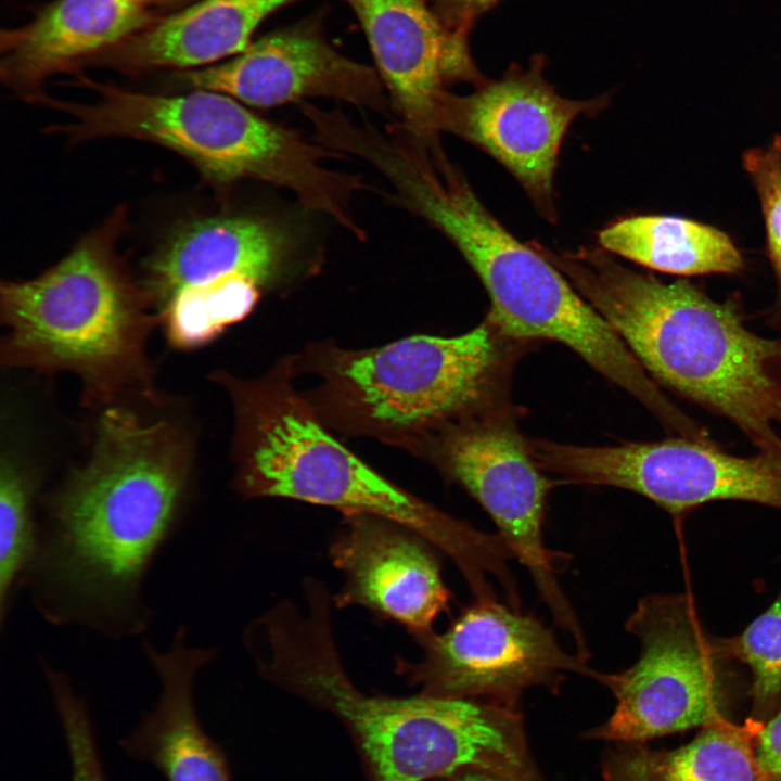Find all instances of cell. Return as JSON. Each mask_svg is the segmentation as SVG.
I'll return each instance as SVG.
<instances>
[{"mask_svg":"<svg viewBox=\"0 0 781 781\" xmlns=\"http://www.w3.org/2000/svg\"><path fill=\"white\" fill-rule=\"evenodd\" d=\"M189 479L188 444L174 424L105 407L89 459L46 504L25 577L41 614L111 637L143 630L142 582L181 520Z\"/></svg>","mask_w":781,"mask_h":781,"instance_id":"obj_1","label":"cell"},{"mask_svg":"<svg viewBox=\"0 0 781 781\" xmlns=\"http://www.w3.org/2000/svg\"><path fill=\"white\" fill-rule=\"evenodd\" d=\"M269 680L337 715L364 757L371 781H427L464 770L504 781H543L517 707L434 696L369 695L349 679L332 635L330 605L308 602L264 626L255 651Z\"/></svg>","mask_w":781,"mask_h":781,"instance_id":"obj_2","label":"cell"},{"mask_svg":"<svg viewBox=\"0 0 781 781\" xmlns=\"http://www.w3.org/2000/svg\"><path fill=\"white\" fill-rule=\"evenodd\" d=\"M542 254L611 324L655 379L729 419L781 456V340L750 331L734 303L688 280L663 282L601 248Z\"/></svg>","mask_w":781,"mask_h":781,"instance_id":"obj_3","label":"cell"},{"mask_svg":"<svg viewBox=\"0 0 781 781\" xmlns=\"http://www.w3.org/2000/svg\"><path fill=\"white\" fill-rule=\"evenodd\" d=\"M124 226L119 208L42 274L1 284L3 366L74 373L88 405L156 399L145 349L161 317L116 254Z\"/></svg>","mask_w":781,"mask_h":781,"instance_id":"obj_4","label":"cell"},{"mask_svg":"<svg viewBox=\"0 0 781 781\" xmlns=\"http://www.w3.org/2000/svg\"><path fill=\"white\" fill-rule=\"evenodd\" d=\"M291 364L241 381L223 375L234 405L235 485L248 497H278L394 522L448 555L478 567L490 536L401 489L367 465L322 425L290 381Z\"/></svg>","mask_w":781,"mask_h":781,"instance_id":"obj_5","label":"cell"},{"mask_svg":"<svg viewBox=\"0 0 781 781\" xmlns=\"http://www.w3.org/2000/svg\"><path fill=\"white\" fill-rule=\"evenodd\" d=\"M414 212L445 234L475 271L490 299L486 320L501 335L562 343L664 425L679 420L681 410L611 324L541 252L518 241L492 216L457 168L422 184Z\"/></svg>","mask_w":781,"mask_h":781,"instance_id":"obj_6","label":"cell"},{"mask_svg":"<svg viewBox=\"0 0 781 781\" xmlns=\"http://www.w3.org/2000/svg\"><path fill=\"white\" fill-rule=\"evenodd\" d=\"M98 99L74 103L42 95L36 103L71 116L52 132L72 141L123 137L154 142L188 158L216 184L256 179L292 191L311 209L336 196L341 175L324 161L334 154L255 115L229 95L209 90L159 95L79 77Z\"/></svg>","mask_w":781,"mask_h":781,"instance_id":"obj_7","label":"cell"},{"mask_svg":"<svg viewBox=\"0 0 781 781\" xmlns=\"http://www.w3.org/2000/svg\"><path fill=\"white\" fill-rule=\"evenodd\" d=\"M522 342L485 321L457 336L413 335L359 351L330 349L318 360L317 413L359 434L417 446L441 425L503 405Z\"/></svg>","mask_w":781,"mask_h":781,"instance_id":"obj_8","label":"cell"},{"mask_svg":"<svg viewBox=\"0 0 781 781\" xmlns=\"http://www.w3.org/2000/svg\"><path fill=\"white\" fill-rule=\"evenodd\" d=\"M514 417L503 405L484 409L441 425L420 448L489 514L555 625L584 653V630L558 580L568 556L547 548L542 536L548 495L561 483L539 469Z\"/></svg>","mask_w":781,"mask_h":781,"instance_id":"obj_9","label":"cell"},{"mask_svg":"<svg viewBox=\"0 0 781 781\" xmlns=\"http://www.w3.org/2000/svg\"><path fill=\"white\" fill-rule=\"evenodd\" d=\"M287 234L243 216L193 221L146 265L143 289L170 344L203 346L243 320L287 264Z\"/></svg>","mask_w":781,"mask_h":781,"instance_id":"obj_10","label":"cell"},{"mask_svg":"<svg viewBox=\"0 0 781 781\" xmlns=\"http://www.w3.org/2000/svg\"><path fill=\"white\" fill-rule=\"evenodd\" d=\"M640 643L628 668L597 681L616 705L589 739L640 744L665 734L727 720L721 710L720 658L686 594L641 599L625 623Z\"/></svg>","mask_w":781,"mask_h":781,"instance_id":"obj_11","label":"cell"},{"mask_svg":"<svg viewBox=\"0 0 781 781\" xmlns=\"http://www.w3.org/2000/svg\"><path fill=\"white\" fill-rule=\"evenodd\" d=\"M543 472L562 484L637 492L671 514L716 500L756 502L781 511V456L737 457L706 439L669 438L617 446L528 440Z\"/></svg>","mask_w":781,"mask_h":781,"instance_id":"obj_12","label":"cell"},{"mask_svg":"<svg viewBox=\"0 0 781 781\" xmlns=\"http://www.w3.org/2000/svg\"><path fill=\"white\" fill-rule=\"evenodd\" d=\"M423 650L396 670L421 693L517 707L523 692L543 687L556 693L567 674L597 680L600 673L577 653L562 649L537 617L498 600L477 601L441 632L414 637Z\"/></svg>","mask_w":781,"mask_h":781,"instance_id":"obj_13","label":"cell"},{"mask_svg":"<svg viewBox=\"0 0 781 781\" xmlns=\"http://www.w3.org/2000/svg\"><path fill=\"white\" fill-rule=\"evenodd\" d=\"M543 65L545 57L538 54L527 68L513 65L500 79H484L471 94L447 91L432 131L457 135L487 152L553 219V177L564 136L578 115L597 113L606 101L561 97L545 79Z\"/></svg>","mask_w":781,"mask_h":781,"instance_id":"obj_14","label":"cell"},{"mask_svg":"<svg viewBox=\"0 0 781 781\" xmlns=\"http://www.w3.org/2000/svg\"><path fill=\"white\" fill-rule=\"evenodd\" d=\"M322 20L311 16L269 33L228 61L178 78L192 90L219 92L256 107L324 97L386 114L381 77L337 52L325 39Z\"/></svg>","mask_w":781,"mask_h":781,"instance_id":"obj_15","label":"cell"},{"mask_svg":"<svg viewBox=\"0 0 781 781\" xmlns=\"http://www.w3.org/2000/svg\"><path fill=\"white\" fill-rule=\"evenodd\" d=\"M359 20L383 85L407 130L432 135L454 81L481 84L469 37L449 29L426 0H346Z\"/></svg>","mask_w":781,"mask_h":781,"instance_id":"obj_16","label":"cell"},{"mask_svg":"<svg viewBox=\"0 0 781 781\" xmlns=\"http://www.w3.org/2000/svg\"><path fill=\"white\" fill-rule=\"evenodd\" d=\"M431 546L385 518L345 514L331 547L333 563L345 576L337 605L364 606L414 637L433 631L434 620L449 610L451 594Z\"/></svg>","mask_w":781,"mask_h":781,"instance_id":"obj_17","label":"cell"},{"mask_svg":"<svg viewBox=\"0 0 781 781\" xmlns=\"http://www.w3.org/2000/svg\"><path fill=\"white\" fill-rule=\"evenodd\" d=\"M158 18L136 0H54L31 22L1 33V78L35 103L47 78L86 64Z\"/></svg>","mask_w":781,"mask_h":781,"instance_id":"obj_18","label":"cell"},{"mask_svg":"<svg viewBox=\"0 0 781 781\" xmlns=\"http://www.w3.org/2000/svg\"><path fill=\"white\" fill-rule=\"evenodd\" d=\"M185 636L180 627L165 652L144 642L161 692L119 746L129 757L154 766L166 781H230L225 754L204 730L194 702L195 676L215 651L189 648Z\"/></svg>","mask_w":781,"mask_h":781,"instance_id":"obj_19","label":"cell"},{"mask_svg":"<svg viewBox=\"0 0 781 781\" xmlns=\"http://www.w3.org/2000/svg\"><path fill=\"white\" fill-rule=\"evenodd\" d=\"M299 0H196L88 63L128 73L196 69L243 52L270 14Z\"/></svg>","mask_w":781,"mask_h":781,"instance_id":"obj_20","label":"cell"},{"mask_svg":"<svg viewBox=\"0 0 781 781\" xmlns=\"http://www.w3.org/2000/svg\"><path fill=\"white\" fill-rule=\"evenodd\" d=\"M763 726L756 719L742 725L727 719L674 751L627 744L604 756L603 774L606 781H774L756 754Z\"/></svg>","mask_w":781,"mask_h":781,"instance_id":"obj_21","label":"cell"},{"mask_svg":"<svg viewBox=\"0 0 781 781\" xmlns=\"http://www.w3.org/2000/svg\"><path fill=\"white\" fill-rule=\"evenodd\" d=\"M598 242L612 255L680 277L731 274L744 267L740 249L727 233L678 216L620 218L600 230Z\"/></svg>","mask_w":781,"mask_h":781,"instance_id":"obj_22","label":"cell"},{"mask_svg":"<svg viewBox=\"0 0 781 781\" xmlns=\"http://www.w3.org/2000/svg\"><path fill=\"white\" fill-rule=\"evenodd\" d=\"M37 483L11 458L0 465V618L9 613L15 588L25 579L36 555L35 522Z\"/></svg>","mask_w":781,"mask_h":781,"instance_id":"obj_23","label":"cell"},{"mask_svg":"<svg viewBox=\"0 0 781 781\" xmlns=\"http://www.w3.org/2000/svg\"><path fill=\"white\" fill-rule=\"evenodd\" d=\"M724 658L746 665L752 674L751 695L758 709L781 699V592L774 602L738 636L719 640Z\"/></svg>","mask_w":781,"mask_h":781,"instance_id":"obj_24","label":"cell"},{"mask_svg":"<svg viewBox=\"0 0 781 781\" xmlns=\"http://www.w3.org/2000/svg\"><path fill=\"white\" fill-rule=\"evenodd\" d=\"M71 761L72 781H107L86 702L68 679L61 676L50 683Z\"/></svg>","mask_w":781,"mask_h":781,"instance_id":"obj_25","label":"cell"},{"mask_svg":"<svg viewBox=\"0 0 781 781\" xmlns=\"http://www.w3.org/2000/svg\"><path fill=\"white\" fill-rule=\"evenodd\" d=\"M742 164L759 199L767 254L781 292V133L764 146L746 150Z\"/></svg>","mask_w":781,"mask_h":781,"instance_id":"obj_26","label":"cell"},{"mask_svg":"<svg viewBox=\"0 0 781 781\" xmlns=\"http://www.w3.org/2000/svg\"><path fill=\"white\" fill-rule=\"evenodd\" d=\"M452 31L469 37L475 21L499 0H426Z\"/></svg>","mask_w":781,"mask_h":781,"instance_id":"obj_27","label":"cell"},{"mask_svg":"<svg viewBox=\"0 0 781 781\" xmlns=\"http://www.w3.org/2000/svg\"><path fill=\"white\" fill-rule=\"evenodd\" d=\"M756 754L774 781H781V712L764 724L756 739Z\"/></svg>","mask_w":781,"mask_h":781,"instance_id":"obj_28","label":"cell"},{"mask_svg":"<svg viewBox=\"0 0 781 781\" xmlns=\"http://www.w3.org/2000/svg\"><path fill=\"white\" fill-rule=\"evenodd\" d=\"M452 781H504L492 774L476 770H464L451 778Z\"/></svg>","mask_w":781,"mask_h":781,"instance_id":"obj_29","label":"cell"},{"mask_svg":"<svg viewBox=\"0 0 781 781\" xmlns=\"http://www.w3.org/2000/svg\"><path fill=\"white\" fill-rule=\"evenodd\" d=\"M136 1L153 9L154 7H169V5H175V4H179L182 2H187L190 0H136Z\"/></svg>","mask_w":781,"mask_h":781,"instance_id":"obj_30","label":"cell"}]
</instances>
